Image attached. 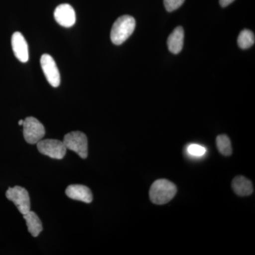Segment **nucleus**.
I'll use <instances>...</instances> for the list:
<instances>
[{
    "instance_id": "12",
    "label": "nucleus",
    "mask_w": 255,
    "mask_h": 255,
    "mask_svg": "<svg viewBox=\"0 0 255 255\" xmlns=\"http://www.w3.org/2000/svg\"><path fill=\"white\" fill-rule=\"evenodd\" d=\"M232 188L234 192L240 196L251 195L254 189L251 181L243 176H238L233 179Z\"/></svg>"
},
{
    "instance_id": "16",
    "label": "nucleus",
    "mask_w": 255,
    "mask_h": 255,
    "mask_svg": "<svg viewBox=\"0 0 255 255\" xmlns=\"http://www.w3.org/2000/svg\"><path fill=\"white\" fill-rule=\"evenodd\" d=\"M187 152L191 156L201 157L206 153V150L205 147L198 144H191L187 147Z\"/></svg>"
},
{
    "instance_id": "2",
    "label": "nucleus",
    "mask_w": 255,
    "mask_h": 255,
    "mask_svg": "<svg viewBox=\"0 0 255 255\" xmlns=\"http://www.w3.org/2000/svg\"><path fill=\"white\" fill-rule=\"evenodd\" d=\"M135 18L129 15H124L117 18L111 31V40L114 44L119 46L131 36L135 28Z\"/></svg>"
},
{
    "instance_id": "5",
    "label": "nucleus",
    "mask_w": 255,
    "mask_h": 255,
    "mask_svg": "<svg viewBox=\"0 0 255 255\" xmlns=\"http://www.w3.org/2000/svg\"><path fill=\"white\" fill-rule=\"evenodd\" d=\"M6 197L14 203L21 214H27L31 209L29 194L27 190L23 187L19 186L9 187L6 191Z\"/></svg>"
},
{
    "instance_id": "10",
    "label": "nucleus",
    "mask_w": 255,
    "mask_h": 255,
    "mask_svg": "<svg viewBox=\"0 0 255 255\" xmlns=\"http://www.w3.org/2000/svg\"><path fill=\"white\" fill-rule=\"evenodd\" d=\"M65 194L70 199L90 204L93 200V195L90 188L81 184H72L65 190Z\"/></svg>"
},
{
    "instance_id": "19",
    "label": "nucleus",
    "mask_w": 255,
    "mask_h": 255,
    "mask_svg": "<svg viewBox=\"0 0 255 255\" xmlns=\"http://www.w3.org/2000/svg\"><path fill=\"white\" fill-rule=\"evenodd\" d=\"M23 120H20L19 122H18V125L19 126H23Z\"/></svg>"
},
{
    "instance_id": "18",
    "label": "nucleus",
    "mask_w": 255,
    "mask_h": 255,
    "mask_svg": "<svg viewBox=\"0 0 255 255\" xmlns=\"http://www.w3.org/2000/svg\"><path fill=\"white\" fill-rule=\"evenodd\" d=\"M235 0H219V2L222 7H226V6L231 4Z\"/></svg>"
},
{
    "instance_id": "6",
    "label": "nucleus",
    "mask_w": 255,
    "mask_h": 255,
    "mask_svg": "<svg viewBox=\"0 0 255 255\" xmlns=\"http://www.w3.org/2000/svg\"><path fill=\"white\" fill-rule=\"evenodd\" d=\"M37 148L43 155L57 159H63L67 152L63 142L55 139L40 140L37 142Z\"/></svg>"
},
{
    "instance_id": "9",
    "label": "nucleus",
    "mask_w": 255,
    "mask_h": 255,
    "mask_svg": "<svg viewBox=\"0 0 255 255\" xmlns=\"http://www.w3.org/2000/svg\"><path fill=\"white\" fill-rule=\"evenodd\" d=\"M11 46L14 55L21 63L28 60V46L24 36L20 32H15L11 36Z\"/></svg>"
},
{
    "instance_id": "11",
    "label": "nucleus",
    "mask_w": 255,
    "mask_h": 255,
    "mask_svg": "<svg viewBox=\"0 0 255 255\" xmlns=\"http://www.w3.org/2000/svg\"><path fill=\"white\" fill-rule=\"evenodd\" d=\"M184 32L182 26H177L169 35L167 44L169 51L173 54H178L182 51L184 46Z\"/></svg>"
},
{
    "instance_id": "3",
    "label": "nucleus",
    "mask_w": 255,
    "mask_h": 255,
    "mask_svg": "<svg viewBox=\"0 0 255 255\" xmlns=\"http://www.w3.org/2000/svg\"><path fill=\"white\" fill-rule=\"evenodd\" d=\"M63 142L67 150L74 151L82 159L87 158L88 156V140L84 132H69L64 136Z\"/></svg>"
},
{
    "instance_id": "13",
    "label": "nucleus",
    "mask_w": 255,
    "mask_h": 255,
    "mask_svg": "<svg viewBox=\"0 0 255 255\" xmlns=\"http://www.w3.org/2000/svg\"><path fill=\"white\" fill-rule=\"evenodd\" d=\"M23 219L26 220L28 232L33 237H38L43 231L42 223L36 213L29 211L27 214L23 215Z\"/></svg>"
},
{
    "instance_id": "8",
    "label": "nucleus",
    "mask_w": 255,
    "mask_h": 255,
    "mask_svg": "<svg viewBox=\"0 0 255 255\" xmlns=\"http://www.w3.org/2000/svg\"><path fill=\"white\" fill-rule=\"evenodd\" d=\"M55 21L60 26L69 28L76 22V14L73 6L68 4H60L57 6L54 11Z\"/></svg>"
},
{
    "instance_id": "1",
    "label": "nucleus",
    "mask_w": 255,
    "mask_h": 255,
    "mask_svg": "<svg viewBox=\"0 0 255 255\" xmlns=\"http://www.w3.org/2000/svg\"><path fill=\"white\" fill-rule=\"evenodd\" d=\"M177 187L173 183L167 179H160L156 180L150 189V201L157 205L167 204L177 194Z\"/></svg>"
},
{
    "instance_id": "7",
    "label": "nucleus",
    "mask_w": 255,
    "mask_h": 255,
    "mask_svg": "<svg viewBox=\"0 0 255 255\" xmlns=\"http://www.w3.org/2000/svg\"><path fill=\"white\" fill-rule=\"evenodd\" d=\"M41 66L47 81L53 87H58L60 84L59 70L54 59L48 54H43L41 58Z\"/></svg>"
},
{
    "instance_id": "17",
    "label": "nucleus",
    "mask_w": 255,
    "mask_h": 255,
    "mask_svg": "<svg viewBox=\"0 0 255 255\" xmlns=\"http://www.w3.org/2000/svg\"><path fill=\"white\" fill-rule=\"evenodd\" d=\"M185 0H164V7L169 12L175 11L180 7Z\"/></svg>"
},
{
    "instance_id": "4",
    "label": "nucleus",
    "mask_w": 255,
    "mask_h": 255,
    "mask_svg": "<svg viewBox=\"0 0 255 255\" xmlns=\"http://www.w3.org/2000/svg\"><path fill=\"white\" fill-rule=\"evenodd\" d=\"M46 130L43 124L34 117H27L23 124V134L28 143L37 144L44 137Z\"/></svg>"
},
{
    "instance_id": "14",
    "label": "nucleus",
    "mask_w": 255,
    "mask_h": 255,
    "mask_svg": "<svg viewBox=\"0 0 255 255\" xmlns=\"http://www.w3.org/2000/svg\"><path fill=\"white\" fill-rule=\"evenodd\" d=\"M255 34L251 30H243L238 36V44L241 49L246 50L251 48L255 44Z\"/></svg>"
},
{
    "instance_id": "15",
    "label": "nucleus",
    "mask_w": 255,
    "mask_h": 255,
    "mask_svg": "<svg viewBox=\"0 0 255 255\" xmlns=\"http://www.w3.org/2000/svg\"><path fill=\"white\" fill-rule=\"evenodd\" d=\"M216 145L218 150L224 156L232 155V146L231 140L226 135H220L216 138Z\"/></svg>"
}]
</instances>
